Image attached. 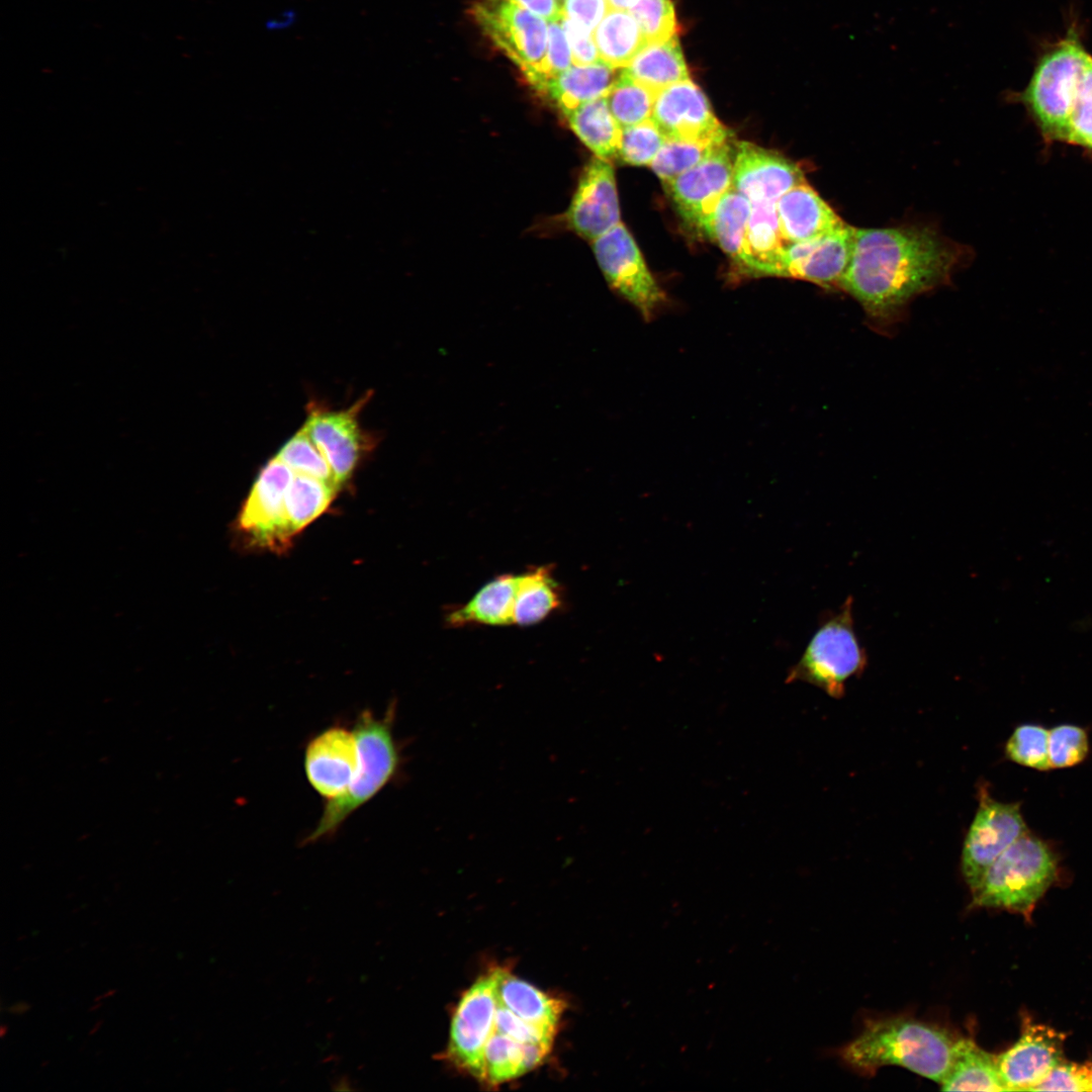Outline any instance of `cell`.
I'll list each match as a JSON object with an SVG mask.
<instances>
[{
    "label": "cell",
    "instance_id": "cell-1",
    "mask_svg": "<svg viewBox=\"0 0 1092 1092\" xmlns=\"http://www.w3.org/2000/svg\"><path fill=\"white\" fill-rule=\"evenodd\" d=\"M970 250L929 224L856 229L839 290L877 332H890L917 296L947 284Z\"/></svg>",
    "mask_w": 1092,
    "mask_h": 1092
},
{
    "label": "cell",
    "instance_id": "cell-2",
    "mask_svg": "<svg viewBox=\"0 0 1092 1092\" xmlns=\"http://www.w3.org/2000/svg\"><path fill=\"white\" fill-rule=\"evenodd\" d=\"M957 1037L943 1028L896 1016L867 1021L840 1056L862 1073L899 1066L940 1084L949 1069Z\"/></svg>",
    "mask_w": 1092,
    "mask_h": 1092
},
{
    "label": "cell",
    "instance_id": "cell-3",
    "mask_svg": "<svg viewBox=\"0 0 1092 1092\" xmlns=\"http://www.w3.org/2000/svg\"><path fill=\"white\" fill-rule=\"evenodd\" d=\"M395 714L393 702L382 717L368 710L358 715L353 729L360 757L358 774L343 795L327 801L314 829L303 839L304 844L331 837L348 817L397 777L402 757L393 734Z\"/></svg>",
    "mask_w": 1092,
    "mask_h": 1092
},
{
    "label": "cell",
    "instance_id": "cell-4",
    "mask_svg": "<svg viewBox=\"0 0 1092 1092\" xmlns=\"http://www.w3.org/2000/svg\"><path fill=\"white\" fill-rule=\"evenodd\" d=\"M1057 877V859L1038 837L1023 834L988 868L972 891L974 907L1000 908L1030 916Z\"/></svg>",
    "mask_w": 1092,
    "mask_h": 1092
},
{
    "label": "cell",
    "instance_id": "cell-5",
    "mask_svg": "<svg viewBox=\"0 0 1092 1092\" xmlns=\"http://www.w3.org/2000/svg\"><path fill=\"white\" fill-rule=\"evenodd\" d=\"M1090 56L1076 32H1069L1043 54L1025 89L1014 96L1045 145L1064 143L1072 91Z\"/></svg>",
    "mask_w": 1092,
    "mask_h": 1092
},
{
    "label": "cell",
    "instance_id": "cell-6",
    "mask_svg": "<svg viewBox=\"0 0 1092 1092\" xmlns=\"http://www.w3.org/2000/svg\"><path fill=\"white\" fill-rule=\"evenodd\" d=\"M852 604V598H847L819 626L788 679L808 681L831 697L843 695L845 681L862 671L867 663L854 631Z\"/></svg>",
    "mask_w": 1092,
    "mask_h": 1092
},
{
    "label": "cell",
    "instance_id": "cell-7",
    "mask_svg": "<svg viewBox=\"0 0 1092 1092\" xmlns=\"http://www.w3.org/2000/svg\"><path fill=\"white\" fill-rule=\"evenodd\" d=\"M471 10L484 33L538 90L547 80L546 20L509 0H476Z\"/></svg>",
    "mask_w": 1092,
    "mask_h": 1092
},
{
    "label": "cell",
    "instance_id": "cell-8",
    "mask_svg": "<svg viewBox=\"0 0 1092 1092\" xmlns=\"http://www.w3.org/2000/svg\"><path fill=\"white\" fill-rule=\"evenodd\" d=\"M593 250L609 284L636 307L645 321L653 318L666 301L665 293L626 226L620 222L593 241Z\"/></svg>",
    "mask_w": 1092,
    "mask_h": 1092
},
{
    "label": "cell",
    "instance_id": "cell-9",
    "mask_svg": "<svg viewBox=\"0 0 1092 1092\" xmlns=\"http://www.w3.org/2000/svg\"><path fill=\"white\" fill-rule=\"evenodd\" d=\"M500 968L481 976L462 996L452 1018L448 1056L480 1080L485 1044L494 1030Z\"/></svg>",
    "mask_w": 1092,
    "mask_h": 1092
},
{
    "label": "cell",
    "instance_id": "cell-10",
    "mask_svg": "<svg viewBox=\"0 0 1092 1092\" xmlns=\"http://www.w3.org/2000/svg\"><path fill=\"white\" fill-rule=\"evenodd\" d=\"M1026 832L1019 803H1002L987 791L980 792L979 808L962 853L963 876L972 891L992 862Z\"/></svg>",
    "mask_w": 1092,
    "mask_h": 1092
},
{
    "label": "cell",
    "instance_id": "cell-11",
    "mask_svg": "<svg viewBox=\"0 0 1092 1092\" xmlns=\"http://www.w3.org/2000/svg\"><path fill=\"white\" fill-rule=\"evenodd\" d=\"M371 396L369 391L352 406L333 411L316 402L308 404L303 429L326 458L339 487L354 474L373 439L360 427L358 416Z\"/></svg>",
    "mask_w": 1092,
    "mask_h": 1092
},
{
    "label": "cell",
    "instance_id": "cell-12",
    "mask_svg": "<svg viewBox=\"0 0 1092 1092\" xmlns=\"http://www.w3.org/2000/svg\"><path fill=\"white\" fill-rule=\"evenodd\" d=\"M293 471L278 457L261 469L236 521V530L260 547L282 550L291 541L285 495Z\"/></svg>",
    "mask_w": 1092,
    "mask_h": 1092
},
{
    "label": "cell",
    "instance_id": "cell-13",
    "mask_svg": "<svg viewBox=\"0 0 1092 1092\" xmlns=\"http://www.w3.org/2000/svg\"><path fill=\"white\" fill-rule=\"evenodd\" d=\"M651 119L666 140L728 142L730 132L715 116L707 96L690 78L655 95Z\"/></svg>",
    "mask_w": 1092,
    "mask_h": 1092
},
{
    "label": "cell",
    "instance_id": "cell-14",
    "mask_svg": "<svg viewBox=\"0 0 1092 1092\" xmlns=\"http://www.w3.org/2000/svg\"><path fill=\"white\" fill-rule=\"evenodd\" d=\"M1065 1035L1025 1018L1018 1040L996 1055L1007 1091H1033L1064 1059Z\"/></svg>",
    "mask_w": 1092,
    "mask_h": 1092
},
{
    "label": "cell",
    "instance_id": "cell-15",
    "mask_svg": "<svg viewBox=\"0 0 1092 1092\" xmlns=\"http://www.w3.org/2000/svg\"><path fill=\"white\" fill-rule=\"evenodd\" d=\"M734 153L729 142L711 157L663 183L682 219L702 232L720 198L732 187Z\"/></svg>",
    "mask_w": 1092,
    "mask_h": 1092
},
{
    "label": "cell",
    "instance_id": "cell-16",
    "mask_svg": "<svg viewBox=\"0 0 1092 1092\" xmlns=\"http://www.w3.org/2000/svg\"><path fill=\"white\" fill-rule=\"evenodd\" d=\"M360 757L354 730L331 726L312 737L304 750L303 766L312 789L326 801L343 795L354 782Z\"/></svg>",
    "mask_w": 1092,
    "mask_h": 1092
},
{
    "label": "cell",
    "instance_id": "cell-17",
    "mask_svg": "<svg viewBox=\"0 0 1092 1092\" xmlns=\"http://www.w3.org/2000/svg\"><path fill=\"white\" fill-rule=\"evenodd\" d=\"M854 228L845 223L819 238L784 247L781 277L838 289L852 252Z\"/></svg>",
    "mask_w": 1092,
    "mask_h": 1092
},
{
    "label": "cell",
    "instance_id": "cell-18",
    "mask_svg": "<svg viewBox=\"0 0 1092 1092\" xmlns=\"http://www.w3.org/2000/svg\"><path fill=\"white\" fill-rule=\"evenodd\" d=\"M802 168L784 155L749 142L736 144L732 188L753 202H778L805 182Z\"/></svg>",
    "mask_w": 1092,
    "mask_h": 1092
},
{
    "label": "cell",
    "instance_id": "cell-19",
    "mask_svg": "<svg viewBox=\"0 0 1092 1092\" xmlns=\"http://www.w3.org/2000/svg\"><path fill=\"white\" fill-rule=\"evenodd\" d=\"M566 220L572 231L592 242L621 222L614 169L610 162L594 157L587 163L567 209Z\"/></svg>",
    "mask_w": 1092,
    "mask_h": 1092
},
{
    "label": "cell",
    "instance_id": "cell-20",
    "mask_svg": "<svg viewBox=\"0 0 1092 1092\" xmlns=\"http://www.w3.org/2000/svg\"><path fill=\"white\" fill-rule=\"evenodd\" d=\"M777 211L786 243L810 241L846 223L807 181L785 193Z\"/></svg>",
    "mask_w": 1092,
    "mask_h": 1092
},
{
    "label": "cell",
    "instance_id": "cell-21",
    "mask_svg": "<svg viewBox=\"0 0 1092 1092\" xmlns=\"http://www.w3.org/2000/svg\"><path fill=\"white\" fill-rule=\"evenodd\" d=\"M786 244L780 230L777 202L751 203L743 263L739 273L750 277H781L782 257Z\"/></svg>",
    "mask_w": 1092,
    "mask_h": 1092
},
{
    "label": "cell",
    "instance_id": "cell-22",
    "mask_svg": "<svg viewBox=\"0 0 1092 1092\" xmlns=\"http://www.w3.org/2000/svg\"><path fill=\"white\" fill-rule=\"evenodd\" d=\"M603 60L572 65L548 79L537 91L545 95L565 116L579 105L606 97L618 76Z\"/></svg>",
    "mask_w": 1092,
    "mask_h": 1092
},
{
    "label": "cell",
    "instance_id": "cell-23",
    "mask_svg": "<svg viewBox=\"0 0 1092 1092\" xmlns=\"http://www.w3.org/2000/svg\"><path fill=\"white\" fill-rule=\"evenodd\" d=\"M520 580L521 573L496 576L477 590L467 603L452 609L447 614L446 622L452 627L513 625Z\"/></svg>",
    "mask_w": 1092,
    "mask_h": 1092
},
{
    "label": "cell",
    "instance_id": "cell-24",
    "mask_svg": "<svg viewBox=\"0 0 1092 1092\" xmlns=\"http://www.w3.org/2000/svg\"><path fill=\"white\" fill-rule=\"evenodd\" d=\"M940 1086L943 1091H1007L996 1055L966 1037L957 1038L949 1069Z\"/></svg>",
    "mask_w": 1092,
    "mask_h": 1092
},
{
    "label": "cell",
    "instance_id": "cell-25",
    "mask_svg": "<svg viewBox=\"0 0 1092 1092\" xmlns=\"http://www.w3.org/2000/svg\"><path fill=\"white\" fill-rule=\"evenodd\" d=\"M550 1049L522 1043L494 1029L483 1051L480 1080L497 1085L522 1076L540 1065Z\"/></svg>",
    "mask_w": 1092,
    "mask_h": 1092
},
{
    "label": "cell",
    "instance_id": "cell-26",
    "mask_svg": "<svg viewBox=\"0 0 1092 1092\" xmlns=\"http://www.w3.org/2000/svg\"><path fill=\"white\" fill-rule=\"evenodd\" d=\"M498 1002L525 1021L556 1034L564 1004L502 969Z\"/></svg>",
    "mask_w": 1092,
    "mask_h": 1092
},
{
    "label": "cell",
    "instance_id": "cell-27",
    "mask_svg": "<svg viewBox=\"0 0 1092 1092\" xmlns=\"http://www.w3.org/2000/svg\"><path fill=\"white\" fill-rule=\"evenodd\" d=\"M751 202L732 187L706 217L702 232L732 259L738 271L743 263L744 242Z\"/></svg>",
    "mask_w": 1092,
    "mask_h": 1092
},
{
    "label": "cell",
    "instance_id": "cell-28",
    "mask_svg": "<svg viewBox=\"0 0 1092 1092\" xmlns=\"http://www.w3.org/2000/svg\"><path fill=\"white\" fill-rule=\"evenodd\" d=\"M624 71L655 93L689 78L676 35L661 42L645 44Z\"/></svg>",
    "mask_w": 1092,
    "mask_h": 1092
},
{
    "label": "cell",
    "instance_id": "cell-29",
    "mask_svg": "<svg viewBox=\"0 0 1092 1092\" xmlns=\"http://www.w3.org/2000/svg\"><path fill=\"white\" fill-rule=\"evenodd\" d=\"M565 117L573 132L596 157L608 162L619 157L622 127L613 116L606 97L585 102Z\"/></svg>",
    "mask_w": 1092,
    "mask_h": 1092
},
{
    "label": "cell",
    "instance_id": "cell-30",
    "mask_svg": "<svg viewBox=\"0 0 1092 1092\" xmlns=\"http://www.w3.org/2000/svg\"><path fill=\"white\" fill-rule=\"evenodd\" d=\"M562 604L552 566L543 565L521 573L514 609V624L529 626L541 622Z\"/></svg>",
    "mask_w": 1092,
    "mask_h": 1092
},
{
    "label": "cell",
    "instance_id": "cell-31",
    "mask_svg": "<svg viewBox=\"0 0 1092 1092\" xmlns=\"http://www.w3.org/2000/svg\"><path fill=\"white\" fill-rule=\"evenodd\" d=\"M600 59L611 67H626L645 46L641 29L628 10L610 9L595 28Z\"/></svg>",
    "mask_w": 1092,
    "mask_h": 1092
},
{
    "label": "cell",
    "instance_id": "cell-32",
    "mask_svg": "<svg viewBox=\"0 0 1092 1092\" xmlns=\"http://www.w3.org/2000/svg\"><path fill=\"white\" fill-rule=\"evenodd\" d=\"M338 490L318 478L294 473L285 495V519L290 537L321 516Z\"/></svg>",
    "mask_w": 1092,
    "mask_h": 1092
},
{
    "label": "cell",
    "instance_id": "cell-33",
    "mask_svg": "<svg viewBox=\"0 0 1092 1092\" xmlns=\"http://www.w3.org/2000/svg\"><path fill=\"white\" fill-rule=\"evenodd\" d=\"M656 94L623 70L606 100L615 119L625 127L651 118Z\"/></svg>",
    "mask_w": 1092,
    "mask_h": 1092
},
{
    "label": "cell",
    "instance_id": "cell-34",
    "mask_svg": "<svg viewBox=\"0 0 1092 1092\" xmlns=\"http://www.w3.org/2000/svg\"><path fill=\"white\" fill-rule=\"evenodd\" d=\"M728 142L666 140L650 167L665 183L699 165Z\"/></svg>",
    "mask_w": 1092,
    "mask_h": 1092
},
{
    "label": "cell",
    "instance_id": "cell-35",
    "mask_svg": "<svg viewBox=\"0 0 1092 1092\" xmlns=\"http://www.w3.org/2000/svg\"><path fill=\"white\" fill-rule=\"evenodd\" d=\"M1064 144L1092 153V56L1071 95Z\"/></svg>",
    "mask_w": 1092,
    "mask_h": 1092
},
{
    "label": "cell",
    "instance_id": "cell-36",
    "mask_svg": "<svg viewBox=\"0 0 1092 1092\" xmlns=\"http://www.w3.org/2000/svg\"><path fill=\"white\" fill-rule=\"evenodd\" d=\"M276 457L294 473L310 475L340 489L332 468L303 428L285 442Z\"/></svg>",
    "mask_w": 1092,
    "mask_h": 1092
},
{
    "label": "cell",
    "instance_id": "cell-37",
    "mask_svg": "<svg viewBox=\"0 0 1092 1092\" xmlns=\"http://www.w3.org/2000/svg\"><path fill=\"white\" fill-rule=\"evenodd\" d=\"M1006 754L1012 761L1029 768H1051L1049 730L1036 724L1016 727L1006 743Z\"/></svg>",
    "mask_w": 1092,
    "mask_h": 1092
},
{
    "label": "cell",
    "instance_id": "cell-38",
    "mask_svg": "<svg viewBox=\"0 0 1092 1092\" xmlns=\"http://www.w3.org/2000/svg\"><path fill=\"white\" fill-rule=\"evenodd\" d=\"M665 142L664 134L649 118L640 123L622 127L619 157L629 165L650 166Z\"/></svg>",
    "mask_w": 1092,
    "mask_h": 1092
},
{
    "label": "cell",
    "instance_id": "cell-39",
    "mask_svg": "<svg viewBox=\"0 0 1092 1092\" xmlns=\"http://www.w3.org/2000/svg\"><path fill=\"white\" fill-rule=\"evenodd\" d=\"M628 11L636 19L645 44L675 35V14L670 0H638Z\"/></svg>",
    "mask_w": 1092,
    "mask_h": 1092
},
{
    "label": "cell",
    "instance_id": "cell-40",
    "mask_svg": "<svg viewBox=\"0 0 1092 1092\" xmlns=\"http://www.w3.org/2000/svg\"><path fill=\"white\" fill-rule=\"evenodd\" d=\"M1088 751V736L1082 727L1062 724L1049 730L1051 768L1077 765L1086 758Z\"/></svg>",
    "mask_w": 1092,
    "mask_h": 1092
},
{
    "label": "cell",
    "instance_id": "cell-41",
    "mask_svg": "<svg viewBox=\"0 0 1092 1092\" xmlns=\"http://www.w3.org/2000/svg\"><path fill=\"white\" fill-rule=\"evenodd\" d=\"M1033 1091H1092V1062L1065 1060Z\"/></svg>",
    "mask_w": 1092,
    "mask_h": 1092
},
{
    "label": "cell",
    "instance_id": "cell-42",
    "mask_svg": "<svg viewBox=\"0 0 1092 1092\" xmlns=\"http://www.w3.org/2000/svg\"><path fill=\"white\" fill-rule=\"evenodd\" d=\"M494 1029L522 1043L540 1044L548 1048H551L555 1036L520 1018L499 1002L495 1012Z\"/></svg>",
    "mask_w": 1092,
    "mask_h": 1092
},
{
    "label": "cell",
    "instance_id": "cell-43",
    "mask_svg": "<svg viewBox=\"0 0 1092 1092\" xmlns=\"http://www.w3.org/2000/svg\"><path fill=\"white\" fill-rule=\"evenodd\" d=\"M560 23L572 54L573 65H587L600 60L593 31L561 13Z\"/></svg>",
    "mask_w": 1092,
    "mask_h": 1092
},
{
    "label": "cell",
    "instance_id": "cell-44",
    "mask_svg": "<svg viewBox=\"0 0 1092 1092\" xmlns=\"http://www.w3.org/2000/svg\"><path fill=\"white\" fill-rule=\"evenodd\" d=\"M572 63L570 46L560 20L548 21L547 80L570 68Z\"/></svg>",
    "mask_w": 1092,
    "mask_h": 1092
},
{
    "label": "cell",
    "instance_id": "cell-45",
    "mask_svg": "<svg viewBox=\"0 0 1092 1092\" xmlns=\"http://www.w3.org/2000/svg\"><path fill=\"white\" fill-rule=\"evenodd\" d=\"M562 13L593 31L610 11L608 0H561Z\"/></svg>",
    "mask_w": 1092,
    "mask_h": 1092
},
{
    "label": "cell",
    "instance_id": "cell-46",
    "mask_svg": "<svg viewBox=\"0 0 1092 1092\" xmlns=\"http://www.w3.org/2000/svg\"><path fill=\"white\" fill-rule=\"evenodd\" d=\"M512 1L538 16L544 18L546 21L559 19L562 13V1L561 0H509Z\"/></svg>",
    "mask_w": 1092,
    "mask_h": 1092
},
{
    "label": "cell",
    "instance_id": "cell-47",
    "mask_svg": "<svg viewBox=\"0 0 1092 1092\" xmlns=\"http://www.w3.org/2000/svg\"><path fill=\"white\" fill-rule=\"evenodd\" d=\"M331 1088L336 1091H355L357 1088L348 1076H339L331 1082Z\"/></svg>",
    "mask_w": 1092,
    "mask_h": 1092
},
{
    "label": "cell",
    "instance_id": "cell-48",
    "mask_svg": "<svg viewBox=\"0 0 1092 1092\" xmlns=\"http://www.w3.org/2000/svg\"><path fill=\"white\" fill-rule=\"evenodd\" d=\"M611 9L629 10L638 0H608Z\"/></svg>",
    "mask_w": 1092,
    "mask_h": 1092
},
{
    "label": "cell",
    "instance_id": "cell-49",
    "mask_svg": "<svg viewBox=\"0 0 1092 1092\" xmlns=\"http://www.w3.org/2000/svg\"><path fill=\"white\" fill-rule=\"evenodd\" d=\"M29 1008H30V1005L27 1002H17L15 1004H13L12 1006H10L8 1011L11 1014H14V1015H21V1014H24L26 1011H28Z\"/></svg>",
    "mask_w": 1092,
    "mask_h": 1092
},
{
    "label": "cell",
    "instance_id": "cell-50",
    "mask_svg": "<svg viewBox=\"0 0 1092 1092\" xmlns=\"http://www.w3.org/2000/svg\"><path fill=\"white\" fill-rule=\"evenodd\" d=\"M115 993H116V990H113V989H112V990H109L108 992H106V993L102 994L101 996H97V997H96V998L94 999V1001H95V1002H97V1001H99V1000H100V999H102V998H106V997H109V996H113V995H114Z\"/></svg>",
    "mask_w": 1092,
    "mask_h": 1092
},
{
    "label": "cell",
    "instance_id": "cell-51",
    "mask_svg": "<svg viewBox=\"0 0 1092 1092\" xmlns=\"http://www.w3.org/2000/svg\"><path fill=\"white\" fill-rule=\"evenodd\" d=\"M102 1022H103L102 1020H99L98 1022H96V1023L94 1024L93 1028H92V1029L90 1030L89 1034L91 1035V1034H93L94 1032H96V1031H97V1030L99 1029V1027H100V1025H101V1023H102Z\"/></svg>",
    "mask_w": 1092,
    "mask_h": 1092
},
{
    "label": "cell",
    "instance_id": "cell-52",
    "mask_svg": "<svg viewBox=\"0 0 1092 1092\" xmlns=\"http://www.w3.org/2000/svg\"><path fill=\"white\" fill-rule=\"evenodd\" d=\"M6 1030H8V1026L1 1025V1032H0L1 1037H3L5 1035Z\"/></svg>",
    "mask_w": 1092,
    "mask_h": 1092
},
{
    "label": "cell",
    "instance_id": "cell-53",
    "mask_svg": "<svg viewBox=\"0 0 1092 1092\" xmlns=\"http://www.w3.org/2000/svg\"><path fill=\"white\" fill-rule=\"evenodd\" d=\"M100 1006H101V1003L95 1004L94 1006H92L90 1008V1011H94V1010L98 1009Z\"/></svg>",
    "mask_w": 1092,
    "mask_h": 1092
}]
</instances>
